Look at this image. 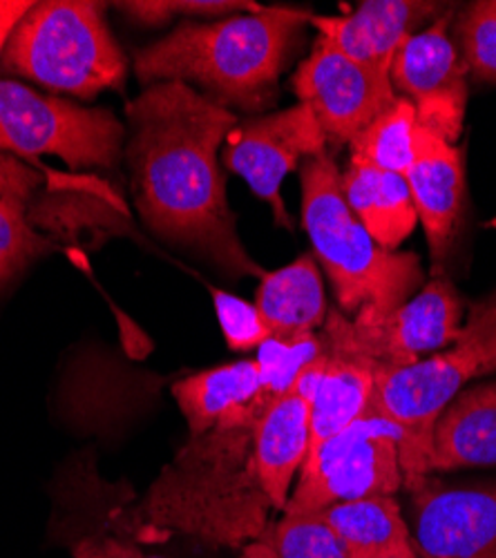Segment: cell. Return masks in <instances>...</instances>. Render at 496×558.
Returning a JSON list of instances; mask_svg holds the SVG:
<instances>
[{"label": "cell", "mask_w": 496, "mask_h": 558, "mask_svg": "<svg viewBox=\"0 0 496 558\" xmlns=\"http://www.w3.org/2000/svg\"><path fill=\"white\" fill-rule=\"evenodd\" d=\"M125 159L134 204L157 238L208 257L231 277L264 268L240 242L217 163L240 123L186 83H155L128 104Z\"/></svg>", "instance_id": "1"}, {"label": "cell", "mask_w": 496, "mask_h": 558, "mask_svg": "<svg viewBox=\"0 0 496 558\" xmlns=\"http://www.w3.org/2000/svg\"><path fill=\"white\" fill-rule=\"evenodd\" d=\"M276 391L262 389L179 449L146 498L121 519L140 538L184 534L213 547H244L270 523L257 462V425Z\"/></svg>", "instance_id": "2"}, {"label": "cell", "mask_w": 496, "mask_h": 558, "mask_svg": "<svg viewBox=\"0 0 496 558\" xmlns=\"http://www.w3.org/2000/svg\"><path fill=\"white\" fill-rule=\"evenodd\" d=\"M311 14L293 8L210 23H182L134 57L146 85L186 83L221 108L262 112L278 99L280 74Z\"/></svg>", "instance_id": "3"}, {"label": "cell", "mask_w": 496, "mask_h": 558, "mask_svg": "<svg viewBox=\"0 0 496 558\" xmlns=\"http://www.w3.org/2000/svg\"><path fill=\"white\" fill-rule=\"evenodd\" d=\"M300 179L302 226L329 277L340 311L358 327H378L421 287V259L414 253H389L374 242L351 213L329 153L306 159Z\"/></svg>", "instance_id": "4"}, {"label": "cell", "mask_w": 496, "mask_h": 558, "mask_svg": "<svg viewBox=\"0 0 496 558\" xmlns=\"http://www.w3.org/2000/svg\"><path fill=\"white\" fill-rule=\"evenodd\" d=\"M496 371V291L476 302L455 344L408 366L376 368L370 409L396 425L402 481L416 492L430 474L432 432L468 383Z\"/></svg>", "instance_id": "5"}, {"label": "cell", "mask_w": 496, "mask_h": 558, "mask_svg": "<svg viewBox=\"0 0 496 558\" xmlns=\"http://www.w3.org/2000/svg\"><path fill=\"white\" fill-rule=\"evenodd\" d=\"M101 3L45 0L21 19L3 68L78 99L125 85V57L106 25Z\"/></svg>", "instance_id": "6"}, {"label": "cell", "mask_w": 496, "mask_h": 558, "mask_svg": "<svg viewBox=\"0 0 496 558\" xmlns=\"http://www.w3.org/2000/svg\"><path fill=\"white\" fill-rule=\"evenodd\" d=\"M121 142L123 125L108 108H81L0 81V150L16 157L55 155L72 168H114Z\"/></svg>", "instance_id": "7"}, {"label": "cell", "mask_w": 496, "mask_h": 558, "mask_svg": "<svg viewBox=\"0 0 496 558\" xmlns=\"http://www.w3.org/2000/svg\"><path fill=\"white\" fill-rule=\"evenodd\" d=\"M398 438L394 423L367 409L340 434L311 445L285 511L302 514L334 502L394 496L404 483Z\"/></svg>", "instance_id": "8"}, {"label": "cell", "mask_w": 496, "mask_h": 558, "mask_svg": "<svg viewBox=\"0 0 496 558\" xmlns=\"http://www.w3.org/2000/svg\"><path fill=\"white\" fill-rule=\"evenodd\" d=\"M221 148L223 166L240 174L274 208L276 221L291 230L282 181L300 161L327 153V136L311 106L298 101L282 112L238 123Z\"/></svg>", "instance_id": "9"}, {"label": "cell", "mask_w": 496, "mask_h": 558, "mask_svg": "<svg viewBox=\"0 0 496 558\" xmlns=\"http://www.w3.org/2000/svg\"><path fill=\"white\" fill-rule=\"evenodd\" d=\"M293 89L334 148L349 146L398 99L389 74L351 61L323 38L293 74Z\"/></svg>", "instance_id": "10"}, {"label": "cell", "mask_w": 496, "mask_h": 558, "mask_svg": "<svg viewBox=\"0 0 496 558\" xmlns=\"http://www.w3.org/2000/svg\"><path fill=\"white\" fill-rule=\"evenodd\" d=\"M449 21L452 12L404 40L391 63L389 78L394 89L414 104L421 130L445 138L447 144H457L465 121L468 68L447 36Z\"/></svg>", "instance_id": "11"}, {"label": "cell", "mask_w": 496, "mask_h": 558, "mask_svg": "<svg viewBox=\"0 0 496 558\" xmlns=\"http://www.w3.org/2000/svg\"><path fill=\"white\" fill-rule=\"evenodd\" d=\"M347 327L349 317L342 311L327 313L320 329L325 349L295 383L311 407V445L340 434L372 404L378 366L353 349Z\"/></svg>", "instance_id": "12"}, {"label": "cell", "mask_w": 496, "mask_h": 558, "mask_svg": "<svg viewBox=\"0 0 496 558\" xmlns=\"http://www.w3.org/2000/svg\"><path fill=\"white\" fill-rule=\"evenodd\" d=\"M463 304L445 277H436L423 291L404 302L394 315L372 329H363L349 317V342L378 368L408 366L423 353L455 344L463 331Z\"/></svg>", "instance_id": "13"}, {"label": "cell", "mask_w": 496, "mask_h": 558, "mask_svg": "<svg viewBox=\"0 0 496 558\" xmlns=\"http://www.w3.org/2000/svg\"><path fill=\"white\" fill-rule=\"evenodd\" d=\"M419 558H496V481L414 492Z\"/></svg>", "instance_id": "14"}, {"label": "cell", "mask_w": 496, "mask_h": 558, "mask_svg": "<svg viewBox=\"0 0 496 558\" xmlns=\"http://www.w3.org/2000/svg\"><path fill=\"white\" fill-rule=\"evenodd\" d=\"M443 12L445 5L421 0H367L349 14H311L309 25L351 61L389 74L402 43Z\"/></svg>", "instance_id": "15"}, {"label": "cell", "mask_w": 496, "mask_h": 558, "mask_svg": "<svg viewBox=\"0 0 496 558\" xmlns=\"http://www.w3.org/2000/svg\"><path fill=\"white\" fill-rule=\"evenodd\" d=\"M425 228L434 266H440L455 246L465 199V168L461 150L445 138L416 128L414 161L404 174Z\"/></svg>", "instance_id": "16"}, {"label": "cell", "mask_w": 496, "mask_h": 558, "mask_svg": "<svg viewBox=\"0 0 496 558\" xmlns=\"http://www.w3.org/2000/svg\"><path fill=\"white\" fill-rule=\"evenodd\" d=\"M496 468V383L463 389L434 425L430 474Z\"/></svg>", "instance_id": "17"}, {"label": "cell", "mask_w": 496, "mask_h": 558, "mask_svg": "<svg viewBox=\"0 0 496 558\" xmlns=\"http://www.w3.org/2000/svg\"><path fill=\"white\" fill-rule=\"evenodd\" d=\"M311 447L309 398L295 387L270 400L257 425V462L264 487L278 511L287 509L291 485Z\"/></svg>", "instance_id": "18"}, {"label": "cell", "mask_w": 496, "mask_h": 558, "mask_svg": "<svg viewBox=\"0 0 496 558\" xmlns=\"http://www.w3.org/2000/svg\"><path fill=\"white\" fill-rule=\"evenodd\" d=\"M255 306L276 340L318 333L329 313L318 264L302 255L285 268L264 272Z\"/></svg>", "instance_id": "19"}, {"label": "cell", "mask_w": 496, "mask_h": 558, "mask_svg": "<svg viewBox=\"0 0 496 558\" xmlns=\"http://www.w3.org/2000/svg\"><path fill=\"white\" fill-rule=\"evenodd\" d=\"M340 183L351 213L380 248L394 253L412 235L419 213L408 179L402 174L349 161L347 172L340 174Z\"/></svg>", "instance_id": "20"}, {"label": "cell", "mask_w": 496, "mask_h": 558, "mask_svg": "<svg viewBox=\"0 0 496 558\" xmlns=\"http://www.w3.org/2000/svg\"><path fill=\"white\" fill-rule=\"evenodd\" d=\"M38 185L36 170L16 155L0 150V291L52 248V242L36 232L29 217Z\"/></svg>", "instance_id": "21"}, {"label": "cell", "mask_w": 496, "mask_h": 558, "mask_svg": "<svg viewBox=\"0 0 496 558\" xmlns=\"http://www.w3.org/2000/svg\"><path fill=\"white\" fill-rule=\"evenodd\" d=\"M262 389L257 360H240L174 383L172 396L186 417L191 436H197L208 432L233 407L253 400Z\"/></svg>", "instance_id": "22"}, {"label": "cell", "mask_w": 496, "mask_h": 558, "mask_svg": "<svg viewBox=\"0 0 496 558\" xmlns=\"http://www.w3.org/2000/svg\"><path fill=\"white\" fill-rule=\"evenodd\" d=\"M334 530L358 558H380L404 545H412L410 527L394 496H372L334 502L306 511Z\"/></svg>", "instance_id": "23"}, {"label": "cell", "mask_w": 496, "mask_h": 558, "mask_svg": "<svg viewBox=\"0 0 496 558\" xmlns=\"http://www.w3.org/2000/svg\"><path fill=\"white\" fill-rule=\"evenodd\" d=\"M240 558H358L349 545L313 514H289L242 547Z\"/></svg>", "instance_id": "24"}, {"label": "cell", "mask_w": 496, "mask_h": 558, "mask_svg": "<svg viewBox=\"0 0 496 558\" xmlns=\"http://www.w3.org/2000/svg\"><path fill=\"white\" fill-rule=\"evenodd\" d=\"M416 108L410 99L398 97L389 110L372 121L349 144V161L367 163L394 174H408L414 161Z\"/></svg>", "instance_id": "25"}, {"label": "cell", "mask_w": 496, "mask_h": 558, "mask_svg": "<svg viewBox=\"0 0 496 558\" xmlns=\"http://www.w3.org/2000/svg\"><path fill=\"white\" fill-rule=\"evenodd\" d=\"M465 68L485 83L496 85V0L472 3L457 27Z\"/></svg>", "instance_id": "26"}, {"label": "cell", "mask_w": 496, "mask_h": 558, "mask_svg": "<svg viewBox=\"0 0 496 558\" xmlns=\"http://www.w3.org/2000/svg\"><path fill=\"white\" fill-rule=\"evenodd\" d=\"M121 14L130 21L157 27L170 23L174 16L191 14V16H219L231 12H259L257 3H246V0H144V3H119Z\"/></svg>", "instance_id": "27"}, {"label": "cell", "mask_w": 496, "mask_h": 558, "mask_svg": "<svg viewBox=\"0 0 496 558\" xmlns=\"http://www.w3.org/2000/svg\"><path fill=\"white\" fill-rule=\"evenodd\" d=\"M210 295L221 333L233 351H253L274 338L255 304H249L219 289H213Z\"/></svg>", "instance_id": "28"}, {"label": "cell", "mask_w": 496, "mask_h": 558, "mask_svg": "<svg viewBox=\"0 0 496 558\" xmlns=\"http://www.w3.org/2000/svg\"><path fill=\"white\" fill-rule=\"evenodd\" d=\"M74 558H144L137 549L112 538H87L74 547Z\"/></svg>", "instance_id": "29"}, {"label": "cell", "mask_w": 496, "mask_h": 558, "mask_svg": "<svg viewBox=\"0 0 496 558\" xmlns=\"http://www.w3.org/2000/svg\"><path fill=\"white\" fill-rule=\"evenodd\" d=\"M32 5V0H0V54L5 52L10 36Z\"/></svg>", "instance_id": "30"}, {"label": "cell", "mask_w": 496, "mask_h": 558, "mask_svg": "<svg viewBox=\"0 0 496 558\" xmlns=\"http://www.w3.org/2000/svg\"><path fill=\"white\" fill-rule=\"evenodd\" d=\"M380 558H419V554H416L414 545H404V547H400L396 551H389V554H385Z\"/></svg>", "instance_id": "31"}]
</instances>
